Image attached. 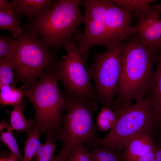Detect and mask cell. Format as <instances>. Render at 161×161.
<instances>
[{
    "mask_svg": "<svg viewBox=\"0 0 161 161\" xmlns=\"http://www.w3.org/2000/svg\"><path fill=\"white\" fill-rule=\"evenodd\" d=\"M159 53L151 51L134 34L124 42L121 52L122 68L112 109L130 104L143 98L149 92Z\"/></svg>",
    "mask_w": 161,
    "mask_h": 161,
    "instance_id": "6da1fadb",
    "label": "cell"
},
{
    "mask_svg": "<svg viewBox=\"0 0 161 161\" xmlns=\"http://www.w3.org/2000/svg\"><path fill=\"white\" fill-rule=\"evenodd\" d=\"M64 95L67 112L60 120L63 145L50 161H66L78 146L85 143L88 150L100 145L101 139L93 118V113L98 107L97 99Z\"/></svg>",
    "mask_w": 161,
    "mask_h": 161,
    "instance_id": "7a4b0ae2",
    "label": "cell"
},
{
    "mask_svg": "<svg viewBox=\"0 0 161 161\" xmlns=\"http://www.w3.org/2000/svg\"><path fill=\"white\" fill-rule=\"evenodd\" d=\"M56 65L46 69L24 95L32 102L35 109V125L55 142L62 141L61 115L66 109L65 97L58 87Z\"/></svg>",
    "mask_w": 161,
    "mask_h": 161,
    "instance_id": "3957f363",
    "label": "cell"
},
{
    "mask_svg": "<svg viewBox=\"0 0 161 161\" xmlns=\"http://www.w3.org/2000/svg\"><path fill=\"white\" fill-rule=\"evenodd\" d=\"M81 3L80 0L55 1L51 8L32 20L27 29L38 34L56 55L84 23V16L80 9Z\"/></svg>",
    "mask_w": 161,
    "mask_h": 161,
    "instance_id": "277c9868",
    "label": "cell"
},
{
    "mask_svg": "<svg viewBox=\"0 0 161 161\" xmlns=\"http://www.w3.org/2000/svg\"><path fill=\"white\" fill-rule=\"evenodd\" d=\"M16 39L14 49L9 61L16 71L17 80L26 89L31 87L44 72L58 60L56 55L39 35L29 29Z\"/></svg>",
    "mask_w": 161,
    "mask_h": 161,
    "instance_id": "5b68a950",
    "label": "cell"
},
{
    "mask_svg": "<svg viewBox=\"0 0 161 161\" xmlns=\"http://www.w3.org/2000/svg\"><path fill=\"white\" fill-rule=\"evenodd\" d=\"M116 121L114 127L103 137L100 145L122 152L127 144L141 134L153 133L152 109L145 96L133 105H126L114 110Z\"/></svg>",
    "mask_w": 161,
    "mask_h": 161,
    "instance_id": "8992f818",
    "label": "cell"
},
{
    "mask_svg": "<svg viewBox=\"0 0 161 161\" xmlns=\"http://www.w3.org/2000/svg\"><path fill=\"white\" fill-rule=\"evenodd\" d=\"M124 42L105 52H95L93 64L86 68L95 86L96 98L101 104L112 109L122 68L121 52Z\"/></svg>",
    "mask_w": 161,
    "mask_h": 161,
    "instance_id": "52a82bcc",
    "label": "cell"
},
{
    "mask_svg": "<svg viewBox=\"0 0 161 161\" xmlns=\"http://www.w3.org/2000/svg\"><path fill=\"white\" fill-rule=\"evenodd\" d=\"M64 47L67 54L58 61L56 72L58 80L63 85L64 95L96 98L95 90L75 42L72 40Z\"/></svg>",
    "mask_w": 161,
    "mask_h": 161,
    "instance_id": "ba28073f",
    "label": "cell"
},
{
    "mask_svg": "<svg viewBox=\"0 0 161 161\" xmlns=\"http://www.w3.org/2000/svg\"><path fill=\"white\" fill-rule=\"evenodd\" d=\"M109 0H82L85 14L83 32L72 40L85 65L89 51L93 47L104 46L106 36L105 16Z\"/></svg>",
    "mask_w": 161,
    "mask_h": 161,
    "instance_id": "9c48e42d",
    "label": "cell"
},
{
    "mask_svg": "<svg viewBox=\"0 0 161 161\" xmlns=\"http://www.w3.org/2000/svg\"><path fill=\"white\" fill-rule=\"evenodd\" d=\"M109 0L105 16L103 46L107 49L127 40L135 34L134 29L131 25L132 12Z\"/></svg>",
    "mask_w": 161,
    "mask_h": 161,
    "instance_id": "30bf717a",
    "label": "cell"
},
{
    "mask_svg": "<svg viewBox=\"0 0 161 161\" xmlns=\"http://www.w3.org/2000/svg\"><path fill=\"white\" fill-rule=\"evenodd\" d=\"M135 33L153 52L161 51V19L146 18L137 21L134 27Z\"/></svg>",
    "mask_w": 161,
    "mask_h": 161,
    "instance_id": "8fae6325",
    "label": "cell"
},
{
    "mask_svg": "<svg viewBox=\"0 0 161 161\" xmlns=\"http://www.w3.org/2000/svg\"><path fill=\"white\" fill-rule=\"evenodd\" d=\"M157 68L154 71L150 89L145 95L153 111V132L158 130L161 137V51L156 61Z\"/></svg>",
    "mask_w": 161,
    "mask_h": 161,
    "instance_id": "7c38bea8",
    "label": "cell"
},
{
    "mask_svg": "<svg viewBox=\"0 0 161 161\" xmlns=\"http://www.w3.org/2000/svg\"><path fill=\"white\" fill-rule=\"evenodd\" d=\"M153 132L143 133L131 140L122 153L123 161H134L138 158L155 151L156 144L152 138Z\"/></svg>",
    "mask_w": 161,
    "mask_h": 161,
    "instance_id": "4fadbf2b",
    "label": "cell"
},
{
    "mask_svg": "<svg viewBox=\"0 0 161 161\" xmlns=\"http://www.w3.org/2000/svg\"><path fill=\"white\" fill-rule=\"evenodd\" d=\"M111 1L133 13L137 21L150 17H158L161 12V5L150 4L154 0H110Z\"/></svg>",
    "mask_w": 161,
    "mask_h": 161,
    "instance_id": "5bb4252c",
    "label": "cell"
},
{
    "mask_svg": "<svg viewBox=\"0 0 161 161\" xmlns=\"http://www.w3.org/2000/svg\"><path fill=\"white\" fill-rule=\"evenodd\" d=\"M55 1L51 0H13L11 2L17 17H26L30 21L51 8Z\"/></svg>",
    "mask_w": 161,
    "mask_h": 161,
    "instance_id": "9a60e30c",
    "label": "cell"
},
{
    "mask_svg": "<svg viewBox=\"0 0 161 161\" xmlns=\"http://www.w3.org/2000/svg\"><path fill=\"white\" fill-rule=\"evenodd\" d=\"M27 102L23 98L14 106L10 114V126L12 130L22 132H28L35 124L34 119L26 120L23 113Z\"/></svg>",
    "mask_w": 161,
    "mask_h": 161,
    "instance_id": "2e32d148",
    "label": "cell"
},
{
    "mask_svg": "<svg viewBox=\"0 0 161 161\" xmlns=\"http://www.w3.org/2000/svg\"><path fill=\"white\" fill-rule=\"evenodd\" d=\"M0 27L2 30L10 31L15 38L23 31L21 22L13 8L7 10H0Z\"/></svg>",
    "mask_w": 161,
    "mask_h": 161,
    "instance_id": "e0dca14e",
    "label": "cell"
},
{
    "mask_svg": "<svg viewBox=\"0 0 161 161\" xmlns=\"http://www.w3.org/2000/svg\"><path fill=\"white\" fill-rule=\"evenodd\" d=\"M41 130L34 124L27 134V138L24 144L23 161H31L36 155L42 144L39 140Z\"/></svg>",
    "mask_w": 161,
    "mask_h": 161,
    "instance_id": "ac0fdd59",
    "label": "cell"
},
{
    "mask_svg": "<svg viewBox=\"0 0 161 161\" xmlns=\"http://www.w3.org/2000/svg\"><path fill=\"white\" fill-rule=\"evenodd\" d=\"M10 126L4 120L0 123V140L9 149L19 161H23V157L20 151L18 145L12 132Z\"/></svg>",
    "mask_w": 161,
    "mask_h": 161,
    "instance_id": "d6986e66",
    "label": "cell"
},
{
    "mask_svg": "<svg viewBox=\"0 0 161 161\" xmlns=\"http://www.w3.org/2000/svg\"><path fill=\"white\" fill-rule=\"evenodd\" d=\"M23 88H15L13 85H5L0 87V103L3 105H14L22 100Z\"/></svg>",
    "mask_w": 161,
    "mask_h": 161,
    "instance_id": "ffe728a7",
    "label": "cell"
},
{
    "mask_svg": "<svg viewBox=\"0 0 161 161\" xmlns=\"http://www.w3.org/2000/svg\"><path fill=\"white\" fill-rule=\"evenodd\" d=\"M116 121L115 112L109 108L101 107L96 120L98 130L103 132L111 129L115 125Z\"/></svg>",
    "mask_w": 161,
    "mask_h": 161,
    "instance_id": "44dd1931",
    "label": "cell"
},
{
    "mask_svg": "<svg viewBox=\"0 0 161 161\" xmlns=\"http://www.w3.org/2000/svg\"><path fill=\"white\" fill-rule=\"evenodd\" d=\"M122 153L100 145L94 147L90 152L92 161H122Z\"/></svg>",
    "mask_w": 161,
    "mask_h": 161,
    "instance_id": "7402d4cb",
    "label": "cell"
},
{
    "mask_svg": "<svg viewBox=\"0 0 161 161\" xmlns=\"http://www.w3.org/2000/svg\"><path fill=\"white\" fill-rule=\"evenodd\" d=\"M16 39L8 36H0V62L9 61L12 56Z\"/></svg>",
    "mask_w": 161,
    "mask_h": 161,
    "instance_id": "603a6c76",
    "label": "cell"
},
{
    "mask_svg": "<svg viewBox=\"0 0 161 161\" xmlns=\"http://www.w3.org/2000/svg\"><path fill=\"white\" fill-rule=\"evenodd\" d=\"M56 147L51 137L47 135L45 142L42 144L36 155V161H50Z\"/></svg>",
    "mask_w": 161,
    "mask_h": 161,
    "instance_id": "cb8c5ba5",
    "label": "cell"
},
{
    "mask_svg": "<svg viewBox=\"0 0 161 161\" xmlns=\"http://www.w3.org/2000/svg\"><path fill=\"white\" fill-rule=\"evenodd\" d=\"M12 63L10 61L0 62V87L5 85H13L14 72Z\"/></svg>",
    "mask_w": 161,
    "mask_h": 161,
    "instance_id": "d4e9b609",
    "label": "cell"
},
{
    "mask_svg": "<svg viewBox=\"0 0 161 161\" xmlns=\"http://www.w3.org/2000/svg\"><path fill=\"white\" fill-rule=\"evenodd\" d=\"M67 161H92L90 153L83 145L78 147L68 157Z\"/></svg>",
    "mask_w": 161,
    "mask_h": 161,
    "instance_id": "484cf974",
    "label": "cell"
},
{
    "mask_svg": "<svg viewBox=\"0 0 161 161\" xmlns=\"http://www.w3.org/2000/svg\"><path fill=\"white\" fill-rule=\"evenodd\" d=\"M13 9L11 2L7 0H0V10H7Z\"/></svg>",
    "mask_w": 161,
    "mask_h": 161,
    "instance_id": "4316f807",
    "label": "cell"
},
{
    "mask_svg": "<svg viewBox=\"0 0 161 161\" xmlns=\"http://www.w3.org/2000/svg\"><path fill=\"white\" fill-rule=\"evenodd\" d=\"M155 156L157 161H161V146L156 144Z\"/></svg>",
    "mask_w": 161,
    "mask_h": 161,
    "instance_id": "83f0119b",
    "label": "cell"
},
{
    "mask_svg": "<svg viewBox=\"0 0 161 161\" xmlns=\"http://www.w3.org/2000/svg\"><path fill=\"white\" fill-rule=\"evenodd\" d=\"M18 160H19L17 157L12 153L7 159V161H18Z\"/></svg>",
    "mask_w": 161,
    "mask_h": 161,
    "instance_id": "f1b7e54d",
    "label": "cell"
},
{
    "mask_svg": "<svg viewBox=\"0 0 161 161\" xmlns=\"http://www.w3.org/2000/svg\"><path fill=\"white\" fill-rule=\"evenodd\" d=\"M7 158L5 157L0 158V161H7Z\"/></svg>",
    "mask_w": 161,
    "mask_h": 161,
    "instance_id": "f546056e",
    "label": "cell"
},
{
    "mask_svg": "<svg viewBox=\"0 0 161 161\" xmlns=\"http://www.w3.org/2000/svg\"><path fill=\"white\" fill-rule=\"evenodd\" d=\"M159 141L161 143V138L159 140Z\"/></svg>",
    "mask_w": 161,
    "mask_h": 161,
    "instance_id": "4dcf8cb0",
    "label": "cell"
}]
</instances>
